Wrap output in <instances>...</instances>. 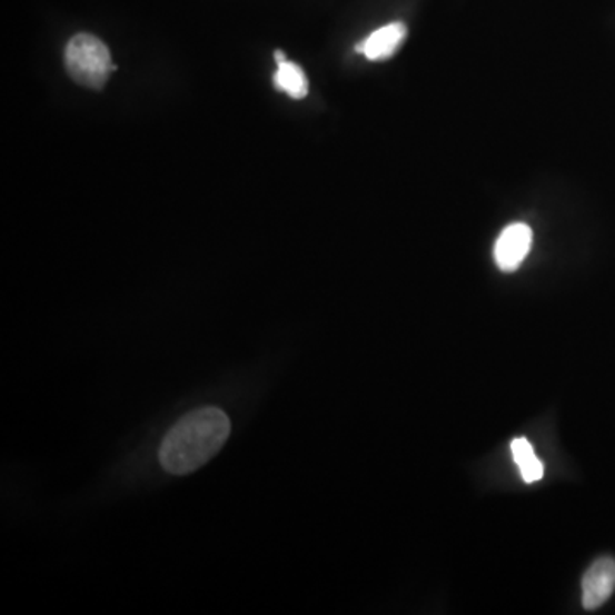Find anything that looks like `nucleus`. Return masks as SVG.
I'll return each instance as SVG.
<instances>
[{"label": "nucleus", "mask_w": 615, "mask_h": 615, "mask_svg": "<svg viewBox=\"0 0 615 615\" xmlns=\"http://www.w3.org/2000/svg\"><path fill=\"white\" fill-rule=\"evenodd\" d=\"M231 420L219 407H200L181 417L159 446V464L168 474L187 476L221 452Z\"/></svg>", "instance_id": "1"}, {"label": "nucleus", "mask_w": 615, "mask_h": 615, "mask_svg": "<svg viewBox=\"0 0 615 615\" xmlns=\"http://www.w3.org/2000/svg\"><path fill=\"white\" fill-rule=\"evenodd\" d=\"M66 69L70 78L89 89H103L117 66L100 38L88 33L70 38L66 49Z\"/></svg>", "instance_id": "2"}, {"label": "nucleus", "mask_w": 615, "mask_h": 615, "mask_svg": "<svg viewBox=\"0 0 615 615\" xmlns=\"http://www.w3.org/2000/svg\"><path fill=\"white\" fill-rule=\"evenodd\" d=\"M532 240H534V235H532L530 226L524 225V222L509 225L499 235L496 247H494L496 266L503 272H515L524 264L525 258H527L528 251L532 248Z\"/></svg>", "instance_id": "3"}, {"label": "nucleus", "mask_w": 615, "mask_h": 615, "mask_svg": "<svg viewBox=\"0 0 615 615\" xmlns=\"http://www.w3.org/2000/svg\"><path fill=\"white\" fill-rule=\"evenodd\" d=\"M583 607L588 611L602 607L615 589V559L601 557L583 576Z\"/></svg>", "instance_id": "4"}, {"label": "nucleus", "mask_w": 615, "mask_h": 615, "mask_svg": "<svg viewBox=\"0 0 615 615\" xmlns=\"http://www.w3.org/2000/svg\"><path fill=\"white\" fill-rule=\"evenodd\" d=\"M407 27L401 22H391L387 27L378 28L373 31L365 41L358 43L356 52L363 53L366 59L371 62H378V60H387L397 53L401 43L406 41Z\"/></svg>", "instance_id": "5"}, {"label": "nucleus", "mask_w": 615, "mask_h": 615, "mask_svg": "<svg viewBox=\"0 0 615 615\" xmlns=\"http://www.w3.org/2000/svg\"><path fill=\"white\" fill-rule=\"evenodd\" d=\"M274 85L279 91L286 92L295 100H302V98L308 97V91H310L305 70L298 63L289 62V60L279 63V67H277V72L274 75Z\"/></svg>", "instance_id": "6"}, {"label": "nucleus", "mask_w": 615, "mask_h": 615, "mask_svg": "<svg viewBox=\"0 0 615 615\" xmlns=\"http://www.w3.org/2000/svg\"><path fill=\"white\" fill-rule=\"evenodd\" d=\"M512 454L516 465L522 472L525 483L534 484L544 477V465L535 455L534 446L525 438H516L512 442Z\"/></svg>", "instance_id": "7"}, {"label": "nucleus", "mask_w": 615, "mask_h": 615, "mask_svg": "<svg viewBox=\"0 0 615 615\" xmlns=\"http://www.w3.org/2000/svg\"><path fill=\"white\" fill-rule=\"evenodd\" d=\"M274 56H276V62H277V66H279V63H282V62H286V53L284 52H280V50H276V53H274Z\"/></svg>", "instance_id": "8"}]
</instances>
